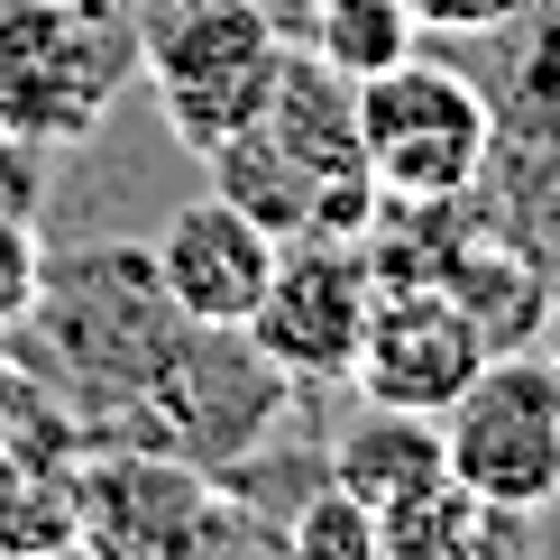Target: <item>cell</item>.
Masks as SVG:
<instances>
[{
	"label": "cell",
	"instance_id": "obj_1",
	"mask_svg": "<svg viewBox=\"0 0 560 560\" xmlns=\"http://www.w3.org/2000/svg\"><path fill=\"white\" fill-rule=\"evenodd\" d=\"M212 194H230L276 240H368L386 212L359 148V102L313 56L276 65V92L212 148Z\"/></svg>",
	"mask_w": 560,
	"mask_h": 560
},
{
	"label": "cell",
	"instance_id": "obj_2",
	"mask_svg": "<svg viewBox=\"0 0 560 560\" xmlns=\"http://www.w3.org/2000/svg\"><path fill=\"white\" fill-rule=\"evenodd\" d=\"M349 102H359V148H368V175H377L386 212H441L451 194L478 184L487 148H497L487 92L432 56H405L386 74L349 83Z\"/></svg>",
	"mask_w": 560,
	"mask_h": 560
},
{
	"label": "cell",
	"instance_id": "obj_3",
	"mask_svg": "<svg viewBox=\"0 0 560 560\" xmlns=\"http://www.w3.org/2000/svg\"><path fill=\"white\" fill-rule=\"evenodd\" d=\"M441 459L487 515H542L560 497V368L497 349L441 413Z\"/></svg>",
	"mask_w": 560,
	"mask_h": 560
},
{
	"label": "cell",
	"instance_id": "obj_4",
	"mask_svg": "<svg viewBox=\"0 0 560 560\" xmlns=\"http://www.w3.org/2000/svg\"><path fill=\"white\" fill-rule=\"evenodd\" d=\"M276 65H285V37L258 0H166L148 37V83L166 129L194 156H212L230 129L276 92Z\"/></svg>",
	"mask_w": 560,
	"mask_h": 560
},
{
	"label": "cell",
	"instance_id": "obj_5",
	"mask_svg": "<svg viewBox=\"0 0 560 560\" xmlns=\"http://www.w3.org/2000/svg\"><path fill=\"white\" fill-rule=\"evenodd\" d=\"M368 313H377V267L359 240H285L240 340L258 349V368L294 386H349Z\"/></svg>",
	"mask_w": 560,
	"mask_h": 560
},
{
	"label": "cell",
	"instance_id": "obj_6",
	"mask_svg": "<svg viewBox=\"0 0 560 560\" xmlns=\"http://www.w3.org/2000/svg\"><path fill=\"white\" fill-rule=\"evenodd\" d=\"M487 359H497V340H487V322L451 294V276H395V285H377V313H368L349 386H359L368 405L451 413L459 386H469Z\"/></svg>",
	"mask_w": 560,
	"mask_h": 560
},
{
	"label": "cell",
	"instance_id": "obj_7",
	"mask_svg": "<svg viewBox=\"0 0 560 560\" xmlns=\"http://www.w3.org/2000/svg\"><path fill=\"white\" fill-rule=\"evenodd\" d=\"M276 230L267 221H248L230 194H202V202H184V212L156 230V248H148V276H156V294H166V313L184 322V331H248V313H258V294H267V276H276Z\"/></svg>",
	"mask_w": 560,
	"mask_h": 560
},
{
	"label": "cell",
	"instance_id": "obj_8",
	"mask_svg": "<svg viewBox=\"0 0 560 560\" xmlns=\"http://www.w3.org/2000/svg\"><path fill=\"white\" fill-rule=\"evenodd\" d=\"M441 469H451V459H441V413L368 405L359 423L331 441V478L349 487V497H368V505H395L405 487H423Z\"/></svg>",
	"mask_w": 560,
	"mask_h": 560
},
{
	"label": "cell",
	"instance_id": "obj_9",
	"mask_svg": "<svg viewBox=\"0 0 560 560\" xmlns=\"http://www.w3.org/2000/svg\"><path fill=\"white\" fill-rule=\"evenodd\" d=\"M487 505L451 469L405 487L395 505H377V560H487Z\"/></svg>",
	"mask_w": 560,
	"mask_h": 560
},
{
	"label": "cell",
	"instance_id": "obj_10",
	"mask_svg": "<svg viewBox=\"0 0 560 560\" xmlns=\"http://www.w3.org/2000/svg\"><path fill=\"white\" fill-rule=\"evenodd\" d=\"M303 28H313V65H331L340 83H368L413 56L423 19L405 0H303Z\"/></svg>",
	"mask_w": 560,
	"mask_h": 560
},
{
	"label": "cell",
	"instance_id": "obj_11",
	"mask_svg": "<svg viewBox=\"0 0 560 560\" xmlns=\"http://www.w3.org/2000/svg\"><path fill=\"white\" fill-rule=\"evenodd\" d=\"M285 560H377V505L349 487H313L285 515Z\"/></svg>",
	"mask_w": 560,
	"mask_h": 560
},
{
	"label": "cell",
	"instance_id": "obj_12",
	"mask_svg": "<svg viewBox=\"0 0 560 560\" xmlns=\"http://www.w3.org/2000/svg\"><path fill=\"white\" fill-rule=\"evenodd\" d=\"M46 285V267H37V240H28V221H0V322H19L37 303Z\"/></svg>",
	"mask_w": 560,
	"mask_h": 560
},
{
	"label": "cell",
	"instance_id": "obj_13",
	"mask_svg": "<svg viewBox=\"0 0 560 560\" xmlns=\"http://www.w3.org/2000/svg\"><path fill=\"white\" fill-rule=\"evenodd\" d=\"M423 28H505V19H524L533 0H405Z\"/></svg>",
	"mask_w": 560,
	"mask_h": 560
},
{
	"label": "cell",
	"instance_id": "obj_14",
	"mask_svg": "<svg viewBox=\"0 0 560 560\" xmlns=\"http://www.w3.org/2000/svg\"><path fill=\"white\" fill-rule=\"evenodd\" d=\"M533 359H551V368H560V294L542 303V322H533Z\"/></svg>",
	"mask_w": 560,
	"mask_h": 560
}]
</instances>
